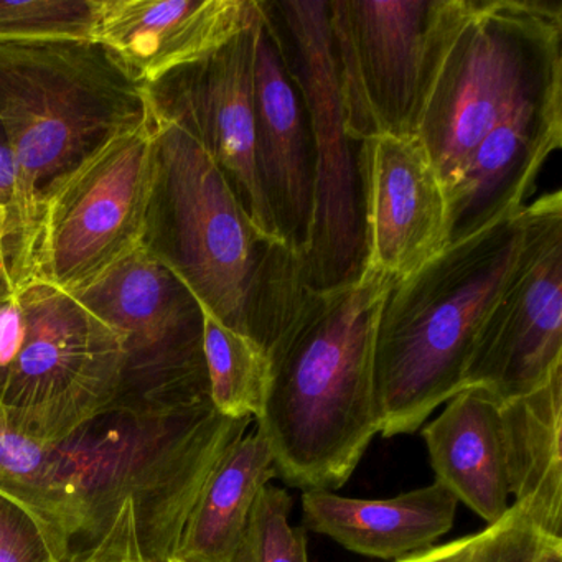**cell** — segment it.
<instances>
[{
    "label": "cell",
    "instance_id": "7",
    "mask_svg": "<svg viewBox=\"0 0 562 562\" xmlns=\"http://www.w3.org/2000/svg\"><path fill=\"white\" fill-rule=\"evenodd\" d=\"M285 71L304 101L314 156V205L302 255L305 282L330 291L367 268L358 156L341 116L327 0H258Z\"/></svg>",
    "mask_w": 562,
    "mask_h": 562
},
{
    "label": "cell",
    "instance_id": "5",
    "mask_svg": "<svg viewBox=\"0 0 562 562\" xmlns=\"http://www.w3.org/2000/svg\"><path fill=\"white\" fill-rule=\"evenodd\" d=\"M562 103L559 0H449L416 136L450 192L503 121Z\"/></svg>",
    "mask_w": 562,
    "mask_h": 562
},
{
    "label": "cell",
    "instance_id": "8",
    "mask_svg": "<svg viewBox=\"0 0 562 562\" xmlns=\"http://www.w3.org/2000/svg\"><path fill=\"white\" fill-rule=\"evenodd\" d=\"M18 297L27 334L0 409L15 429L58 447L113 406L123 380V341L57 285L29 279L18 285Z\"/></svg>",
    "mask_w": 562,
    "mask_h": 562
},
{
    "label": "cell",
    "instance_id": "27",
    "mask_svg": "<svg viewBox=\"0 0 562 562\" xmlns=\"http://www.w3.org/2000/svg\"><path fill=\"white\" fill-rule=\"evenodd\" d=\"M469 562H562V538L541 531L515 505L483 529Z\"/></svg>",
    "mask_w": 562,
    "mask_h": 562
},
{
    "label": "cell",
    "instance_id": "1",
    "mask_svg": "<svg viewBox=\"0 0 562 562\" xmlns=\"http://www.w3.org/2000/svg\"><path fill=\"white\" fill-rule=\"evenodd\" d=\"M393 279L364 268L357 282L307 288L269 358L271 383L258 429L289 485L337 490L380 432L374 337Z\"/></svg>",
    "mask_w": 562,
    "mask_h": 562
},
{
    "label": "cell",
    "instance_id": "9",
    "mask_svg": "<svg viewBox=\"0 0 562 562\" xmlns=\"http://www.w3.org/2000/svg\"><path fill=\"white\" fill-rule=\"evenodd\" d=\"M157 182L154 113L113 137L42 202L29 279L71 292L146 243ZM25 282V281H24Z\"/></svg>",
    "mask_w": 562,
    "mask_h": 562
},
{
    "label": "cell",
    "instance_id": "15",
    "mask_svg": "<svg viewBox=\"0 0 562 562\" xmlns=\"http://www.w3.org/2000/svg\"><path fill=\"white\" fill-rule=\"evenodd\" d=\"M255 164L276 233L302 259L314 205L311 127L261 8L255 48Z\"/></svg>",
    "mask_w": 562,
    "mask_h": 562
},
{
    "label": "cell",
    "instance_id": "26",
    "mask_svg": "<svg viewBox=\"0 0 562 562\" xmlns=\"http://www.w3.org/2000/svg\"><path fill=\"white\" fill-rule=\"evenodd\" d=\"M71 542L38 513L0 490V562H65Z\"/></svg>",
    "mask_w": 562,
    "mask_h": 562
},
{
    "label": "cell",
    "instance_id": "30",
    "mask_svg": "<svg viewBox=\"0 0 562 562\" xmlns=\"http://www.w3.org/2000/svg\"><path fill=\"white\" fill-rule=\"evenodd\" d=\"M15 166L11 150L0 131V220L4 223L9 241H14Z\"/></svg>",
    "mask_w": 562,
    "mask_h": 562
},
{
    "label": "cell",
    "instance_id": "24",
    "mask_svg": "<svg viewBox=\"0 0 562 562\" xmlns=\"http://www.w3.org/2000/svg\"><path fill=\"white\" fill-rule=\"evenodd\" d=\"M100 0H0V42L93 41Z\"/></svg>",
    "mask_w": 562,
    "mask_h": 562
},
{
    "label": "cell",
    "instance_id": "25",
    "mask_svg": "<svg viewBox=\"0 0 562 562\" xmlns=\"http://www.w3.org/2000/svg\"><path fill=\"white\" fill-rule=\"evenodd\" d=\"M292 499L279 486L266 485L256 499L238 562H308L304 529L289 522Z\"/></svg>",
    "mask_w": 562,
    "mask_h": 562
},
{
    "label": "cell",
    "instance_id": "14",
    "mask_svg": "<svg viewBox=\"0 0 562 562\" xmlns=\"http://www.w3.org/2000/svg\"><path fill=\"white\" fill-rule=\"evenodd\" d=\"M358 169L367 268L403 281L450 245L446 183L417 136L364 140Z\"/></svg>",
    "mask_w": 562,
    "mask_h": 562
},
{
    "label": "cell",
    "instance_id": "31",
    "mask_svg": "<svg viewBox=\"0 0 562 562\" xmlns=\"http://www.w3.org/2000/svg\"><path fill=\"white\" fill-rule=\"evenodd\" d=\"M482 536L483 531L463 536V538L447 542V544L414 552L406 558L397 559L396 562H469L470 555L475 551Z\"/></svg>",
    "mask_w": 562,
    "mask_h": 562
},
{
    "label": "cell",
    "instance_id": "23",
    "mask_svg": "<svg viewBox=\"0 0 562 562\" xmlns=\"http://www.w3.org/2000/svg\"><path fill=\"white\" fill-rule=\"evenodd\" d=\"M200 308L203 358L213 407L229 419H258L271 383L268 353L252 338L223 325L203 305Z\"/></svg>",
    "mask_w": 562,
    "mask_h": 562
},
{
    "label": "cell",
    "instance_id": "10",
    "mask_svg": "<svg viewBox=\"0 0 562 562\" xmlns=\"http://www.w3.org/2000/svg\"><path fill=\"white\" fill-rule=\"evenodd\" d=\"M70 294L123 341V380L110 409L157 413L210 400L202 308L146 243Z\"/></svg>",
    "mask_w": 562,
    "mask_h": 562
},
{
    "label": "cell",
    "instance_id": "20",
    "mask_svg": "<svg viewBox=\"0 0 562 562\" xmlns=\"http://www.w3.org/2000/svg\"><path fill=\"white\" fill-rule=\"evenodd\" d=\"M502 426L513 505L562 538V368L539 390L503 403Z\"/></svg>",
    "mask_w": 562,
    "mask_h": 562
},
{
    "label": "cell",
    "instance_id": "12",
    "mask_svg": "<svg viewBox=\"0 0 562 562\" xmlns=\"http://www.w3.org/2000/svg\"><path fill=\"white\" fill-rule=\"evenodd\" d=\"M518 265L480 330L463 390L499 404L544 386L562 368V193L522 209Z\"/></svg>",
    "mask_w": 562,
    "mask_h": 562
},
{
    "label": "cell",
    "instance_id": "11",
    "mask_svg": "<svg viewBox=\"0 0 562 562\" xmlns=\"http://www.w3.org/2000/svg\"><path fill=\"white\" fill-rule=\"evenodd\" d=\"M449 0H327L341 116L355 144L416 136Z\"/></svg>",
    "mask_w": 562,
    "mask_h": 562
},
{
    "label": "cell",
    "instance_id": "28",
    "mask_svg": "<svg viewBox=\"0 0 562 562\" xmlns=\"http://www.w3.org/2000/svg\"><path fill=\"white\" fill-rule=\"evenodd\" d=\"M65 562H149L137 538L133 502L124 499L103 536Z\"/></svg>",
    "mask_w": 562,
    "mask_h": 562
},
{
    "label": "cell",
    "instance_id": "13",
    "mask_svg": "<svg viewBox=\"0 0 562 562\" xmlns=\"http://www.w3.org/2000/svg\"><path fill=\"white\" fill-rule=\"evenodd\" d=\"M258 18L259 5L245 31L202 60L177 68L149 87V93L153 106L182 123L218 164L256 228L281 241L259 189L255 164Z\"/></svg>",
    "mask_w": 562,
    "mask_h": 562
},
{
    "label": "cell",
    "instance_id": "33",
    "mask_svg": "<svg viewBox=\"0 0 562 562\" xmlns=\"http://www.w3.org/2000/svg\"><path fill=\"white\" fill-rule=\"evenodd\" d=\"M172 562H176V561H172Z\"/></svg>",
    "mask_w": 562,
    "mask_h": 562
},
{
    "label": "cell",
    "instance_id": "17",
    "mask_svg": "<svg viewBox=\"0 0 562 562\" xmlns=\"http://www.w3.org/2000/svg\"><path fill=\"white\" fill-rule=\"evenodd\" d=\"M562 146V103L515 114L493 127L450 189V245L518 213L542 164Z\"/></svg>",
    "mask_w": 562,
    "mask_h": 562
},
{
    "label": "cell",
    "instance_id": "19",
    "mask_svg": "<svg viewBox=\"0 0 562 562\" xmlns=\"http://www.w3.org/2000/svg\"><path fill=\"white\" fill-rule=\"evenodd\" d=\"M423 437L436 482L488 526L499 521L509 509L502 404L479 387H467L447 401Z\"/></svg>",
    "mask_w": 562,
    "mask_h": 562
},
{
    "label": "cell",
    "instance_id": "22",
    "mask_svg": "<svg viewBox=\"0 0 562 562\" xmlns=\"http://www.w3.org/2000/svg\"><path fill=\"white\" fill-rule=\"evenodd\" d=\"M0 490L34 509L65 539L83 532V509L60 447L15 429L0 409Z\"/></svg>",
    "mask_w": 562,
    "mask_h": 562
},
{
    "label": "cell",
    "instance_id": "18",
    "mask_svg": "<svg viewBox=\"0 0 562 562\" xmlns=\"http://www.w3.org/2000/svg\"><path fill=\"white\" fill-rule=\"evenodd\" d=\"M459 499L439 482L387 499H360L307 490L305 526L358 554L401 559L432 548L452 528Z\"/></svg>",
    "mask_w": 562,
    "mask_h": 562
},
{
    "label": "cell",
    "instance_id": "6",
    "mask_svg": "<svg viewBox=\"0 0 562 562\" xmlns=\"http://www.w3.org/2000/svg\"><path fill=\"white\" fill-rule=\"evenodd\" d=\"M252 419H229L205 400L177 409H110L61 443L90 546L124 499L149 562H172L187 518L223 453Z\"/></svg>",
    "mask_w": 562,
    "mask_h": 562
},
{
    "label": "cell",
    "instance_id": "2",
    "mask_svg": "<svg viewBox=\"0 0 562 562\" xmlns=\"http://www.w3.org/2000/svg\"><path fill=\"white\" fill-rule=\"evenodd\" d=\"M153 113L157 182L146 245L200 305L269 357L308 288L301 256L256 228L218 164L182 123L154 106Z\"/></svg>",
    "mask_w": 562,
    "mask_h": 562
},
{
    "label": "cell",
    "instance_id": "16",
    "mask_svg": "<svg viewBox=\"0 0 562 562\" xmlns=\"http://www.w3.org/2000/svg\"><path fill=\"white\" fill-rule=\"evenodd\" d=\"M256 14V0H100L91 42L149 88L218 50Z\"/></svg>",
    "mask_w": 562,
    "mask_h": 562
},
{
    "label": "cell",
    "instance_id": "21",
    "mask_svg": "<svg viewBox=\"0 0 562 562\" xmlns=\"http://www.w3.org/2000/svg\"><path fill=\"white\" fill-rule=\"evenodd\" d=\"M276 475L274 456L258 427L233 442L203 485L173 561L238 562L256 499Z\"/></svg>",
    "mask_w": 562,
    "mask_h": 562
},
{
    "label": "cell",
    "instance_id": "32",
    "mask_svg": "<svg viewBox=\"0 0 562 562\" xmlns=\"http://www.w3.org/2000/svg\"><path fill=\"white\" fill-rule=\"evenodd\" d=\"M14 272H12L11 249H9L8 232L0 220V301L15 292Z\"/></svg>",
    "mask_w": 562,
    "mask_h": 562
},
{
    "label": "cell",
    "instance_id": "3",
    "mask_svg": "<svg viewBox=\"0 0 562 562\" xmlns=\"http://www.w3.org/2000/svg\"><path fill=\"white\" fill-rule=\"evenodd\" d=\"M153 111L149 88L94 42H0V131L15 166V288L47 193Z\"/></svg>",
    "mask_w": 562,
    "mask_h": 562
},
{
    "label": "cell",
    "instance_id": "4",
    "mask_svg": "<svg viewBox=\"0 0 562 562\" xmlns=\"http://www.w3.org/2000/svg\"><path fill=\"white\" fill-rule=\"evenodd\" d=\"M522 209L391 284L374 337V396L384 437L413 434L463 390L480 330L521 255Z\"/></svg>",
    "mask_w": 562,
    "mask_h": 562
},
{
    "label": "cell",
    "instance_id": "29",
    "mask_svg": "<svg viewBox=\"0 0 562 562\" xmlns=\"http://www.w3.org/2000/svg\"><path fill=\"white\" fill-rule=\"evenodd\" d=\"M25 334L27 322L15 289L14 294L0 301V396L4 393L12 364L21 353Z\"/></svg>",
    "mask_w": 562,
    "mask_h": 562
}]
</instances>
